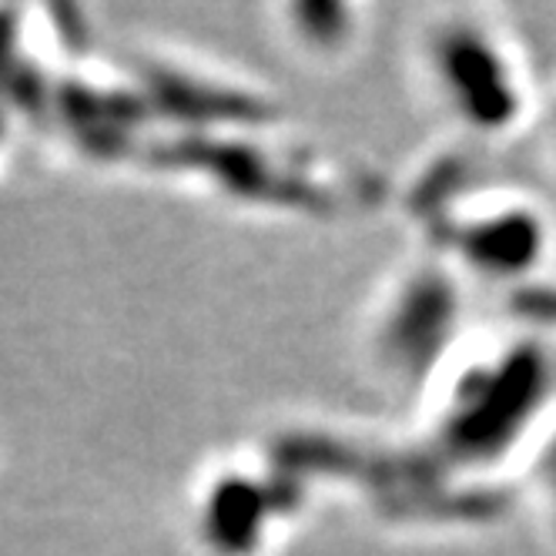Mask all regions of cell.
Wrapping results in <instances>:
<instances>
[{
	"label": "cell",
	"mask_w": 556,
	"mask_h": 556,
	"mask_svg": "<svg viewBox=\"0 0 556 556\" xmlns=\"http://www.w3.org/2000/svg\"><path fill=\"white\" fill-rule=\"evenodd\" d=\"M416 67L429 101L476 135L516 128L527 117L530 67L513 37L483 14H440L422 24Z\"/></svg>",
	"instance_id": "cell-1"
}]
</instances>
